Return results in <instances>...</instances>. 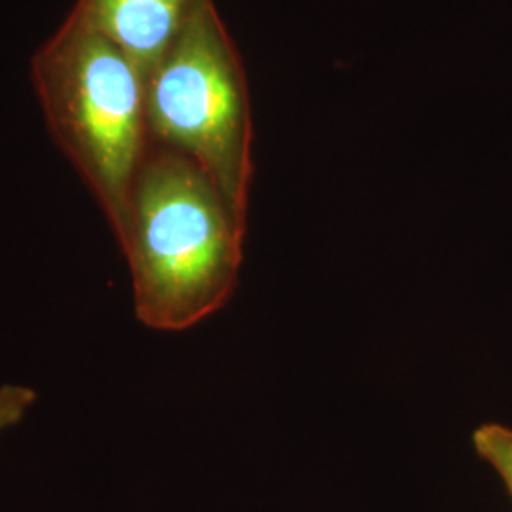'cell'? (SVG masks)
<instances>
[{
  "label": "cell",
  "instance_id": "cell-5",
  "mask_svg": "<svg viewBox=\"0 0 512 512\" xmlns=\"http://www.w3.org/2000/svg\"><path fill=\"white\" fill-rule=\"evenodd\" d=\"M473 448L486 461L512 499V429L499 423H484L473 433Z\"/></svg>",
  "mask_w": 512,
  "mask_h": 512
},
{
  "label": "cell",
  "instance_id": "cell-1",
  "mask_svg": "<svg viewBox=\"0 0 512 512\" xmlns=\"http://www.w3.org/2000/svg\"><path fill=\"white\" fill-rule=\"evenodd\" d=\"M245 230L217 186L181 152L150 145L126 236L137 319L181 332L226 306L238 285Z\"/></svg>",
  "mask_w": 512,
  "mask_h": 512
},
{
  "label": "cell",
  "instance_id": "cell-6",
  "mask_svg": "<svg viewBox=\"0 0 512 512\" xmlns=\"http://www.w3.org/2000/svg\"><path fill=\"white\" fill-rule=\"evenodd\" d=\"M37 391L21 384L0 385V435L19 425L37 403Z\"/></svg>",
  "mask_w": 512,
  "mask_h": 512
},
{
  "label": "cell",
  "instance_id": "cell-3",
  "mask_svg": "<svg viewBox=\"0 0 512 512\" xmlns=\"http://www.w3.org/2000/svg\"><path fill=\"white\" fill-rule=\"evenodd\" d=\"M150 145L190 158L247 230L253 120L238 50L213 0H200L171 50L148 74Z\"/></svg>",
  "mask_w": 512,
  "mask_h": 512
},
{
  "label": "cell",
  "instance_id": "cell-2",
  "mask_svg": "<svg viewBox=\"0 0 512 512\" xmlns=\"http://www.w3.org/2000/svg\"><path fill=\"white\" fill-rule=\"evenodd\" d=\"M31 82L57 147L90 188L120 243L150 150L145 76L73 10L38 48Z\"/></svg>",
  "mask_w": 512,
  "mask_h": 512
},
{
  "label": "cell",
  "instance_id": "cell-4",
  "mask_svg": "<svg viewBox=\"0 0 512 512\" xmlns=\"http://www.w3.org/2000/svg\"><path fill=\"white\" fill-rule=\"evenodd\" d=\"M200 0H76L74 12L148 74L171 50Z\"/></svg>",
  "mask_w": 512,
  "mask_h": 512
}]
</instances>
